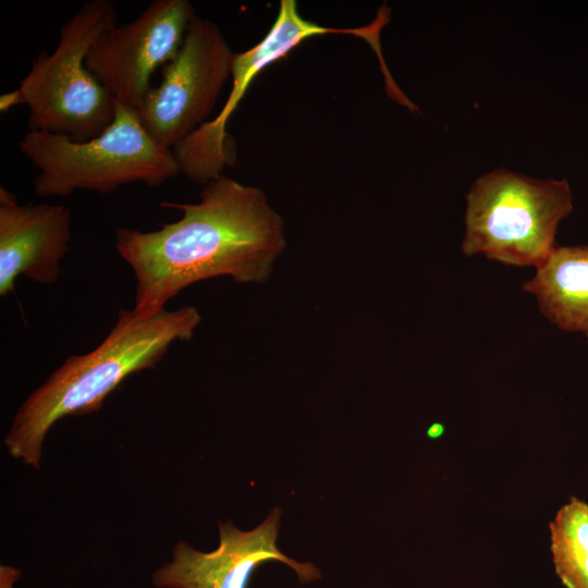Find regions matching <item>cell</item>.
Masks as SVG:
<instances>
[{
    "label": "cell",
    "mask_w": 588,
    "mask_h": 588,
    "mask_svg": "<svg viewBox=\"0 0 588 588\" xmlns=\"http://www.w3.org/2000/svg\"><path fill=\"white\" fill-rule=\"evenodd\" d=\"M234 56L219 26L195 14L180 50L163 66L160 83L137 109L144 128L158 144L171 150L209 121L231 77Z\"/></svg>",
    "instance_id": "8992f818"
},
{
    "label": "cell",
    "mask_w": 588,
    "mask_h": 588,
    "mask_svg": "<svg viewBox=\"0 0 588 588\" xmlns=\"http://www.w3.org/2000/svg\"><path fill=\"white\" fill-rule=\"evenodd\" d=\"M195 14L188 0H155L134 21L100 35L85 65L115 101L137 110L152 74L175 57Z\"/></svg>",
    "instance_id": "ba28073f"
},
{
    "label": "cell",
    "mask_w": 588,
    "mask_h": 588,
    "mask_svg": "<svg viewBox=\"0 0 588 588\" xmlns=\"http://www.w3.org/2000/svg\"><path fill=\"white\" fill-rule=\"evenodd\" d=\"M17 146L39 170L34 189L40 197H69L76 191L107 194L136 182L158 187L180 173L172 150L147 133L137 110L118 101L112 123L93 139L78 143L28 131Z\"/></svg>",
    "instance_id": "3957f363"
},
{
    "label": "cell",
    "mask_w": 588,
    "mask_h": 588,
    "mask_svg": "<svg viewBox=\"0 0 588 588\" xmlns=\"http://www.w3.org/2000/svg\"><path fill=\"white\" fill-rule=\"evenodd\" d=\"M281 510L274 507L253 530L244 531L231 522L219 523V547L201 552L185 541L173 548L172 561L151 575L157 588H247L254 571L268 561H280L293 568L302 584L320 578L313 563L297 562L277 547Z\"/></svg>",
    "instance_id": "9c48e42d"
},
{
    "label": "cell",
    "mask_w": 588,
    "mask_h": 588,
    "mask_svg": "<svg viewBox=\"0 0 588 588\" xmlns=\"http://www.w3.org/2000/svg\"><path fill=\"white\" fill-rule=\"evenodd\" d=\"M199 322L193 306L156 313L120 309L96 348L69 356L20 406L4 439L9 454L40 469L45 437L58 420L100 409L126 377L154 368L172 343L189 340Z\"/></svg>",
    "instance_id": "7a4b0ae2"
},
{
    "label": "cell",
    "mask_w": 588,
    "mask_h": 588,
    "mask_svg": "<svg viewBox=\"0 0 588 588\" xmlns=\"http://www.w3.org/2000/svg\"><path fill=\"white\" fill-rule=\"evenodd\" d=\"M555 573L566 588H588V504L571 498L549 524Z\"/></svg>",
    "instance_id": "7c38bea8"
},
{
    "label": "cell",
    "mask_w": 588,
    "mask_h": 588,
    "mask_svg": "<svg viewBox=\"0 0 588 588\" xmlns=\"http://www.w3.org/2000/svg\"><path fill=\"white\" fill-rule=\"evenodd\" d=\"M522 290L551 323L588 340V245L556 246Z\"/></svg>",
    "instance_id": "8fae6325"
},
{
    "label": "cell",
    "mask_w": 588,
    "mask_h": 588,
    "mask_svg": "<svg viewBox=\"0 0 588 588\" xmlns=\"http://www.w3.org/2000/svg\"><path fill=\"white\" fill-rule=\"evenodd\" d=\"M328 34L358 37L360 29L319 25L299 14L295 0H281L268 34L250 49L235 53L232 89L222 110L171 149L180 173L205 185L223 174L226 167L233 166L236 160L235 143L226 132V124L252 82L264 69L285 57L305 39Z\"/></svg>",
    "instance_id": "52a82bcc"
},
{
    "label": "cell",
    "mask_w": 588,
    "mask_h": 588,
    "mask_svg": "<svg viewBox=\"0 0 588 588\" xmlns=\"http://www.w3.org/2000/svg\"><path fill=\"white\" fill-rule=\"evenodd\" d=\"M443 433H444V426L442 424H439V422L432 424L427 430V436L430 439H438Z\"/></svg>",
    "instance_id": "9a60e30c"
},
{
    "label": "cell",
    "mask_w": 588,
    "mask_h": 588,
    "mask_svg": "<svg viewBox=\"0 0 588 588\" xmlns=\"http://www.w3.org/2000/svg\"><path fill=\"white\" fill-rule=\"evenodd\" d=\"M118 25V13L109 0H89L60 29L51 53L41 51L33 60L17 88L29 109V131L87 142L112 123L117 101L87 70L85 59L94 42Z\"/></svg>",
    "instance_id": "277c9868"
},
{
    "label": "cell",
    "mask_w": 588,
    "mask_h": 588,
    "mask_svg": "<svg viewBox=\"0 0 588 588\" xmlns=\"http://www.w3.org/2000/svg\"><path fill=\"white\" fill-rule=\"evenodd\" d=\"M466 203L465 256L537 268L556 247L558 226L573 210V194L565 179L497 169L473 183Z\"/></svg>",
    "instance_id": "5b68a950"
},
{
    "label": "cell",
    "mask_w": 588,
    "mask_h": 588,
    "mask_svg": "<svg viewBox=\"0 0 588 588\" xmlns=\"http://www.w3.org/2000/svg\"><path fill=\"white\" fill-rule=\"evenodd\" d=\"M22 105V98L17 89L0 96V111L7 112L11 108Z\"/></svg>",
    "instance_id": "5bb4252c"
},
{
    "label": "cell",
    "mask_w": 588,
    "mask_h": 588,
    "mask_svg": "<svg viewBox=\"0 0 588 588\" xmlns=\"http://www.w3.org/2000/svg\"><path fill=\"white\" fill-rule=\"evenodd\" d=\"M182 218L155 231L118 228L115 249L133 270L134 309L156 313L185 287L228 275L262 283L286 241L284 222L262 189L221 174L204 185L196 204L160 203Z\"/></svg>",
    "instance_id": "6da1fadb"
},
{
    "label": "cell",
    "mask_w": 588,
    "mask_h": 588,
    "mask_svg": "<svg viewBox=\"0 0 588 588\" xmlns=\"http://www.w3.org/2000/svg\"><path fill=\"white\" fill-rule=\"evenodd\" d=\"M21 576L17 568L2 565L0 567V588H13L14 581Z\"/></svg>",
    "instance_id": "4fadbf2b"
},
{
    "label": "cell",
    "mask_w": 588,
    "mask_h": 588,
    "mask_svg": "<svg viewBox=\"0 0 588 588\" xmlns=\"http://www.w3.org/2000/svg\"><path fill=\"white\" fill-rule=\"evenodd\" d=\"M71 213L63 205L25 204L0 187V296L14 292L17 277L54 284L70 249Z\"/></svg>",
    "instance_id": "30bf717a"
}]
</instances>
